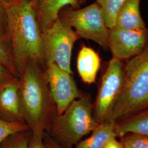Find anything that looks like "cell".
<instances>
[{"instance_id":"cell-1","label":"cell","mask_w":148,"mask_h":148,"mask_svg":"<svg viewBox=\"0 0 148 148\" xmlns=\"http://www.w3.org/2000/svg\"><path fill=\"white\" fill-rule=\"evenodd\" d=\"M8 38L18 77L32 62L45 68L42 32L32 0H19L6 10Z\"/></svg>"},{"instance_id":"cell-2","label":"cell","mask_w":148,"mask_h":148,"mask_svg":"<svg viewBox=\"0 0 148 148\" xmlns=\"http://www.w3.org/2000/svg\"><path fill=\"white\" fill-rule=\"evenodd\" d=\"M21 112L32 134L43 138L54 115L58 114L41 64H28L19 77Z\"/></svg>"},{"instance_id":"cell-3","label":"cell","mask_w":148,"mask_h":148,"mask_svg":"<svg viewBox=\"0 0 148 148\" xmlns=\"http://www.w3.org/2000/svg\"><path fill=\"white\" fill-rule=\"evenodd\" d=\"M97 125L92 98L83 93L63 113L54 115L46 133L64 148H73Z\"/></svg>"},{"instance_id":"cell-4","label":"cell","mask_w":148,"mask_h":148,"mask_svg":"<svg viewBox=\"0 0 148 148\" xmlns=\"http://www.w3.org/2000/svg\"><path fill=\"white\" fill-rule=\"evenodd\" d=\"M124 74L121 94L107 121H115L122 117L148 108V46L142 53L127 60Z\"/></svg>"},{"instance_id":"cell-5","label":"cell","mask_w":148,"mask_h":148,"mask_svg":"<svg viewBox=\"0 0 148 148\" xmlns=\"http://www.w3.org/2000/svg\"><path fill=\"white\" fill-rule=\"evenodd\" d=\"M59 18L71 27L79 38L90 40L107 50L109 28L101 7L96 2L82 8L66 7Z\"/></svg>"},{"instance_id":"cell-6","label":"cell","mask_w":148,"mask_h":148,"mask_svg":"<svg viewBox=\"0 0 148 148\" xmlns=\"http://www.w3.org/2000/svg\"><path fill=\"white\" fill-rule=\"evenodd\" d=\"M79 38L74 29L58 18L42 32V45L45 68L56 64L60 68L73 74L71 59L73 49Z\"/></svg>"},{"instance_id":"cell-7","label":"cell","mask_w":148,"mask_h":148,"mask_svg":"<svg viewBox=\"0 0 148 148\" xmlns=\"http://www.w3.org/2000/svg\"><path fill=\"white\" fill-rule=\"evenodd\" d=\"M125 63L112 58L101 77L93 102V116L98 125L107 121L121 92L124 84Z\"/></svg>"},{"instance_id":"cell-8","label":"cell","mask_w":148,"mask_h":148,"mask_svg":"<svg viewBox=\"0 0 148 148\" xmlns=\"http://www.w3.org/2000/svg\"><path fill=\"white\" fill-rule=\"evenodd\" d=\"M148 46V29H109L108 46L112 58L128 60L142 53Z\"/></svg>"},{"instance_id":"cell-9","label":"cell","mask_w":148,"mask_h":148,"mask_svg":"<svg viewBox=\"0 0 148 148\" xmlns=\"http://www.w3.org/2000/svg\"><path fill=\"white\" fill-rule=\"evenodd\" d=\"M45 74L57 112L60 114L83 92L77 87L72 74L56 64L46 67Z\"/></svg>"},{"instance_id":"cell-10","label":"cell","mask_w":148,"mask_h":148,"mask_svg":"<svg viewBox=\"0 0 148 148\" xmlns=\"http://www.w3.org/2000/svg\"><path fill=\"white\" fill-rule=\"evenodd\" d=\"M19 79L0 85V117L11 122H24L19 93Z\"/></svg>"},{"instance_id":"cell-11","label":"cell","mask_w":148,"mask_h":148,"mask_svg":"<svg viewBox=\"0 0 148 148\" xmlns=\"http://www.w3.org/2000/svg\"><path fill=\"white\" fill-rule=\"evenodd\" d=\"M42 32L59 18L60 11L66 7L79 8V0H32Z\"/></svg>"},{"instance_id":"cell-12","label":"cell","mask_w":148,"mask_h":148,"mask_svg":"<svg viewBox=\"0 0 148 148\" xmlns=\"http://www.w3.org/2000/svg\"><path fill=\"white\" fill-rule=\"evenodd\" d=\"M101 64V58L93 49L85 45L81 47L77 58V69L84 83L90 85L95 82Z\"/></svg>"},{"instance_id":"cell-13","label":"cell","mask_w":148,"mask_h":148,"mask_svg":"<svg viewBox=\"0 0 148 148\" xmlns=\"http://www.w3.org/2000/svg\"><path fill=\"white\" fill-rule=\"evenodd\" d=\"M115 133L119 138L129 133L148 136V108L117 119Z\"/></svg>"},{"instance_id":"cell-14","label":"cell","mask_w":148,"mask_h":148,"mask_svg":"<svg viewBox=\"0 0 148 148\" xmlns=\"http://www.w3.org/2000/svg\"><path fill=\"white\" fill-rule=\"evenodd\" d=\"M141 0H125L116 18L115 27L125 29H140L146 27L141 16Z\"/></svg>"},{"instance_id":"cell-15","label":"cell","mask_w":148,"mask_h":148,"mask_svg":"<svg viewBox=\"0 0 148 148\" xmlns=\"http://www.w3.org/2000/svg\"><path fill=\"white\" fill-rule=\"evenodd\" d=\"M91 133L89 137L79 141L75 148H103L109 140L116 137L115 121L105 122L99 124Z\"/></svg>"},{"instance_id":"cell-16","label":"cell","mask_w":148,"mask_h":148,"mask_svg":"<svg viewBox=\"0 0 148 148\" xmlns=\"http://www.w3.org/2000/svg\"><path fill=\"white\" fill-rule=\"evenodd\" d=\"M125 0H95L100 5L106 24L109 29L115 26L116 18Z\"/></svg>"},{"instance_id":"cell-17","label":"cell","mask_w":148,"mask_h":148,"mask_svg":"<svg viewBox=\"0 0 148 148\" xmlns=\"http://www.w3.org/2000/svg\"><path fill=\"white\" fill-rule=\"evenodd\" d=\"M30 131L24 122H11L0 117V145L7 138L17 133Z\"/></svg>"},{"instance_id":"cell-18","label":"cell","mask_w":148,"mask_h":148,"mask_svg":"<svg viewBox=\"0 0 148 148\" xmlns=\"http://www.w3.org/2000/svg\"><path fill=\"white\" fill-rule=\"evenodd\" d=\"M32 133L23 131L12 135L0 145V148H27Z\"/></svg>"},{"instance_id":"cell-19","label":"cell","mask_w":148,"mask_h":148,"mask_svg":"<svg viewBox=\"0 0 148 148\" xmlns=\"http://www.w3.org/2000/svg\"><path fill=\"white\" fill-rule=\"evenodd\" d=\"M0 63L17 77H19L12 57L10 42L1 38H0Z\"/></svg>"},{"instance_id":"cell-20","label":"cell","mask_w":148,"mask_h":148,"mask_svg":"<svg viewBox=\"0 0 148 148\" xmlns=\"http://www.w3.org/2000/svg\"><path fill=\"white\" fill-rule=\"evenodd\" d=\"M120 139L123 146L131 148H148V136L147 135L129 133Z\"/></svg>"},{"instance_id":"cell-21","label":"cell","mask_w":148,"mask_h":148,"mask_svg":"<svg viewBox=\"0 0 148 148\" xmlns=\"http://www.w3.org/2000/svg\"><path fill=\"white\" fill-rule=\"evenodd\" d=\"M0 38L9 41L7 12H6V10L1 3H0Z\"/></svg>"},{"instance_id":"cell-22","label":"cell","mask_w":148,"mask_h":148,"mask_svg":"<svg viewBox=\"0 0 148 148\" xmlns=\"http://www.w3.org/2000/svg\"><path fill=\"white\" fill-rule=\"evenodd\" d=\"M17 77L14 74L0 63V85ZM19 78V77H18Z\"/></svg>"},{"instance_id":"cell-23","label":"cell","mask_w":148,"mask_h":148,"mask_svg":"<svg viewBox=\"0 0 148 148\" xmlns=\"http://www.w3.org/2000/svg\"><path fill=\"white\" fill-rule=\"evenodd\" d=\"M27 148H47L43 139L32 134Z\"/></svg>"},{"instance_id":"cell-24","label":"cell","mask_w":148,"mask_h":148,"mask_svg":"<svg viewBox=\"0 0 148 148\" xmlns=\"http://www.w3.org/2000/svg\"><path fill=\"white\" fill-rule=\"evenodd\" d=\"M43 139L47 148H65L54 141L46 133L45 134Z\"/></svg>"},{"instance_id":"cell-25","label":"cell","mask_w":148,"mask_h":148,"mask_svg":"<svg viewBox=\"0 0 148 148\" xmlns=\"http://www.w3.org/2000/svg\"><path fill=\"white\" fill-rule=\"evenodd\" d=\"M116 137L112 138L109 140L102 148H123L120 141H118Z\"/></svg>"},{"instance_id":"cell-26","label":"cell","mask_w":148,"mask_h":148,"mask_svg":"<svg viewBox=\"0 0 148 148\" xmlns=\"http://www.w3.org/2000/svg\"><path fill=\"white\" fill-rule=\"evenodd\" d=\"M19 0H0V3L4 7L5 10L16 3Z\"/></svg>"},{"instance_id":"cell-27","label":"cell","mask_w":148,"mask_h":148,"mask_svg":"<svg viewBox=\"0 0 148 148\" xmlns=\"http://www.w3.org/2000/svg\"><path fill=\"white\" fill-rule=\"evenodd\" d=\"M86 1H87V0H79V3H80V4L84 3Z\"/></svg>"},{"instance_id":"cell-28","label":"cell","mask_w":148,"mask_h":148,"mask_svg":"<svg viewBox=\"0 0 148 148\" xmlns=\"http://www.w3.org/2000/svg\"><path fill=\"white\" fill-rule=\"evenodd\" d=\"M123 148H131L129 147H127V146H123Z\"/></svg>"}]
</instances>
